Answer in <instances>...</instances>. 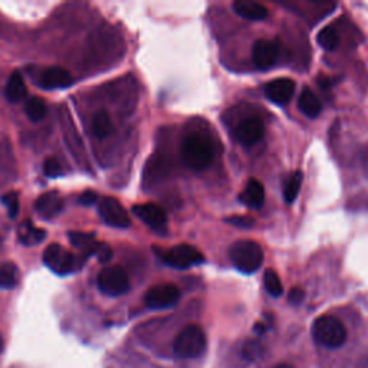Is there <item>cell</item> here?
<instances>
[{
    "label": "cell",
    "instance_id": "6da1fadb",
    "mask_svg": "<svg viewBox=\"0 0 368 368\" xmlns=\"http://www.w3.org/2000/svg\"><path fill=\"white\" fill-rule=\"evenodd\" d=\"M181 160L195 171L206 170L213 161L210 142L200 134H190L181 144Z\"/></svg>",
    "mask_w": 368,
    "mask_h": 368
},
{
    "label": "cell",
    "instance_id": "7a4b0ae2",
    "mask_svg": "<svg viewBox=\"0 0 368 368\" xmlns=\"http://www.w3.org/2000/svg\"><path fill=\"white\" fill-rule=\"evenodd\" d=\"M347 336L344 324L333 315H322L312 324V337L322 347L340 348L347 341Z\"/></svg>",
    "mask_w": 368,
    "mask_h": 368
},
{
    "label": "cell",
    "instance_id": "3957f363",
    "mask_svg": "<svg viewBox=\"0 0 368 368\" xmlns=\"http://www.w3.org/2000/svg\"><path fill=\"white\" fill-rule=\"evenodd\" d=\"M232 264L243 274H253L264 264V249L254 240H238L229 249Z\"/></svg>",
    "mask_w": 368,
    "mask_h": 368
},
{
    "label": "cell",
    "instance_id": "277c9868",
    "mask_svg": "<svg viewBox=\"0 0 368 368\" xmlns=\"http://www.w3.org/2000/svg\"><path fill=\"white\" fill-rule=\"evenodd\" d=\"M206 334L199 325H189L183 328L173 343L174 354L180 358L189 360L200 357L206 350Z\"/></svg>",
    "mask_w": 368,
    "mask_h": 368
},
{
    "label": "cell",
    "instance_id": "5b68a950",
    "mask_svg": "<svg viewBox=\"0 0 368 368\" xmlns=\"http://www.w3.org/2000/svg\"><path fill=\"white\" fill-rule=\"evenodd\" d=\"M98 288L109 297H120L130 289V278L120 265L105 266L97 278Z\"/></svg>",
    "mask_w": 368,
    "mask_h": 368
},
{
    "label": "cell",
    "instance_id": "8992f818",
    "mask_svg": "<svg viewBox=\"0 0 368 368\" xmlns=\"http://www.w3.org/2000/svg\"><path fill=\"white\" fill-rule=\"evenodd\" d=\"M163 261L173 268L188 269L204 262V257L199 249L192 245H177L161 254Z\"/></svg>",
    "mask_w": 368,
    "mask_h": 368
},
{
    "label": "cell",
    "instance_id": "52a82bcc",
    "mask_svg": "<svg viewBox=\"0 0 368 368\" xmlns=\"http://www.w3.org/2000/svg\"><path fill=\"white\" fill-rule=\"evenodd\" d=\"M44 264L55 274L63 276L75 271L80 265L77 257L69 253L61 245L52 243L47 247L44 253Z\"/></svg>",
    "mask_w": 368,
    "mask_h": 368
},
{
    "label": "cell",
    "instance_id": "ba28073f",
    "mask_svg": "<svg viewBox=\"0 0 368 368\" xmlns=\"http://www.w3.org/2000/svg\"><path fill=\"white\" fill-rule=\"evenodd\" d=\"M98 213L108 226L127 229L131 225L130 216L124 206L114 197H104L99 200Z\"/></svg>",
    "mask_w": 368,
    "mask_h": 368
},
{
    "label": "cell",
    "instance_id": "9c48e42d",
    "mask_svg": "<svg viewBox=\"0 0 368 368\" xmlns=\"http://www.w3.org/2000/svg\"><path fill=\"white\" fill-rule=\"evenodd\" d=\"M178 298L180 290L174 283H161L147 290L144 301L152 309H166L176 305Z\"/></svg>",
    "mask_w": 368,
    "mask_h": 368
},
{
    "label": "cell",
    "instance_id": "30bf717a",
    "mask_svg": "<svg viewBox=\"0 0 368 368\" xmlns=\"http://www.w3.org/2000/svg\"><path fill=\"white\" fill-rule=\"evenodd\" d=\"M279 54H281L279 41H276V39H259L257 42H254V45L252 48L253 65L257 69L266 70L276 63Z\"/></svg>",
    "mask_w": 368,
    "mask_h": 368
},
{
    "label": "cell",
    "instance_id": "8fae6325",
    "mask_svg": "<svg viewBox=\"0 0 368 368\" xmlns=\"http://www.w3.org/2000/svg\"><path fill=\"white\" fill-rule=\"evenodd\" d=\"M265 135V125L262 120L250 117L243 120L238 127H236V140L243 145V147H252L256 142H259Z\"/></svg>",
    "mask_w": 368,
    "mask_h": 368
},
{
    "label": "cell",
    "instance_id": "7c38bea8",
    "mask_svg": "<svg viewBox=\"0 0 368 368\" xmlns=\"http://www.w3.org/2000/svg\"><path fill=\"white\" fill-rule=\"evenodd\" d=\"M293 92H295V82L289 78H276L265 85L266 98L278 105L288 104Z\"/></svg>",
    "mask_w": 368,
    "mask_h": 368
},
{
    "label": "cell",
    "instance_id": "4fadbf2b",
    "mask_svg": "<svg viewBox=\"0 0 368 368\" xmlns=\"http://www.w3.org/2000/svg\"><path fill=\"white\" fill-rule=\"evenodd\" d=\"M72 84L70 72L62 66H49L39 77V85L44 90H61L68 88Z\"/></svg>",
    "mask_w": 368,
    "mask_h": 368
},
{
    "label": "cell",
    "instance_id": "5bb4252c",
    "mask_svg": "<svg viewBox=\"0 0 368 368\" xmlns=\"http://www.w3.org/2000/svg\"><path fill=\"white\" fill-rule=\"evenodd\" d=\"M134 214L141 219L145 225H149L153 229H159L166 225L167 214L166 211L156 203H144L135 204L133 207Z\"/></svg>",
    "mask_w": 368,
    "mask_h": 368
},
{
    "label": "cell",
    "instance_id": "9a60e30c",
    "mask_svg": "<svg viewBox=\"0 0 368 368\" xmlns=\"http://www.w3.org/2000/svg\"><path fill=\"white\" fill-rule=\"evenodd\" d=\"M239 199L249 209H254V210L261 209L264 206V203H265V188H264V184L259 180L250 178L246 183V186H245L243 192L240 193Z\"/></svg>",
    "mask_w": 368,
    "mask_h": 368
},
{
    "label": "cell",
    "instance_id": "2e32d148",
    "mask_svg": "<svg viewBox=\"0 0 368 368\" xmlns=\"http://www.w3.org/2000/svg\"><path fill=\"white\" fill-rule=\"evenodd\" d=\"M63 209V200L56 192H48L35 202V210L44 219H52Z\"/></svg>",
    "mask_w": 368,
    "mask_h": 368
},
{
    "label": "cell",
    "instance_id": "e0dca14e",
    "mask_svg": "<svg viewBox=\"0 0 368 368\" xmlns=\"http://www.w3.org/2000/svg\"><path fill=\"white\" fill-rule=\"evenodd\" d=\"M233 11L243 19L247 20H265L269 16L268 9L256 2H247V0H239L233 4Z\"/></svg>",
    "mask_w": 368,
    "mask_h": 368
},
{
    "label": "cell",
    "instance_id": "ac0fdd59",
    "mask_svg": "<svg viewBox=\"0 0 368 368\" xmlns=\"http://www.w3.org/2000/svg\"><path fill=\"white\" fill-rule=\"evenodd\" d=\"M298 106L301 109V113L309 118H317L322 111V105H321L318 97L308 87L302 90L300 99H298Z\"/></svg>",
    "mask_w": 368,
    "mask_h": 368
},
{
    "label": "cell",
    "instance_id": "d6986e66",
    "mask_svg": "<svg viewBox=\"0 0 368 368\" xmlns=\"http://www.w3.org/2000/svg\"><path fill=\"white\" fill-rule=\"evenodd\" d=\"M27 94V88L25 84L23 77L20 75V72L15 70L12 75L9 77V81L5 88V95L8 101L11 102H20Z\"/></svg>",
    "mask_w": 368,
    "mask_h": 368
},
{
    "label": "cell",
    "instance_id": "ffe728a7",
    "mask_svg": "<svg viewBox=\"0 0 368 368\" xmlns=\"http://www.w3.org/2000/svg\"><path fill=\"white\" fill-rule=\"evenodd\" d=\"M69 240L73 246L81 249L87 256L97 254L98 247L101 242L95 239V235L92 233H84V232H72L69 233Z\"/></svg>",
    "mask_w": 368,
    "mask_h": 368
},
{
    "label": "cell",
    "instance_id": "44dd1931",
    "mask_svg": "<svg viewBox=\"0 0 368 368\" xmlns=\"http://www.w3.org/2000/svg\"><path fill=\"white\" fill-rule=\"evenodd\" d=\"M92 131L95 137L98 138H105L114 131V124L111 117L104 109H99L92 117Z\"/></svg>",
    "mask_w": 368,
    "mask_h": 368
},
{
    "label": "cell",
    "instance_id": "7402d4cb",
    "mask_svg": "<svg viewBox=\"0 0 368 368\" xmlns=\"http://www.w3.org/2000/svg\"><path fill=\"white\" fill-rule=\"evenodd\" d=\"M18 233H19V240L23 245H38L47 238L45 231L39 229V228H35L29 220L20 225Z\"/></svg>",
    "mask_w": 368,
    "mask_h": 368
},
{
    "label": "cell",
    "instance_id": "603a6c76",
    "mask_svg": "<svg viewBox=\"0 0 368 368\" xmlns=\"http://www.w3.org/2000/svg\"><path fill=\"white\" fill-rule=\"evenodd\" d=\"M25 113L30 121H41L47 116V104L41 97H30L25 104Z\"/></svg>",
    "mask_w": 368,
    "mask_h": 368
},
{
    "label": "cell",
    "instance_id": "cb8c5ba5",
    "mask_svg": "<svg viewBox=\"0 0 368 368\" xmlns=\"http://www.w3.org/2000/svg\"><path fill=\"white\" fill-rule=\"evenodd\" d=\"M302 180H304V176L301 171L292 173L290 177L286 180L285 188H283V197H285L286 203L295 202V199L300 195L301 186H302Z\"/></svg>",
    "mask_w": 368,
    "mask_h": 368
},
{
    "label": "cell",
    "instance_id": "d4e9b609",
    "mask_svg": "<svg viewBox=\"0 0 368 368\" xmlns=\"http://www.w3.org/2000/svg\"><path fill=\"white\" fill-rule=\"evenodd\" d=\"M318 44L326 51H334L340 44L338 32L333 26H326L318 33Z\"/></svg>",
    "mask_w": 368,
    "mask_h": 368
},
{
    "label": "cell",
    "instance_id": "484cf974",
    "mask_svg": "<svg viewBox=\"0 0 368 368\" xmlns=\"http://www.w3.org/2000/svg\"><path fill=\"white\" fill-rule=\"evenodd\" d=\"M18 268L15 264H5L0 266V288L12 289L18 283Z\"/></svg>",
    "mask_w": 368,
    "mask_h": 368
},
{
    "label": "cell",
    "instance_id": "4316f807",
    "mask_svg": "<svg viewBox=\"0 0 368 368\" xmlns=\"http://www.w3.org/2000/svg\"><path fill=\"white\" fill-rule=\"evenodd\" d=\"M264 285L266 288V290L271 293L272 297H281L283 292V286L282 282L278 276V274L272 269H268L264 275Z\"/></svg>",
    "mask_w": 368,
    "mask_h": 368
},
{
    "label": "cell",
    "instance_id": "83f0119b",
    "mask_svg": "<svg viewBox=\"0 0 368 368\" xmlns=\"http://www.w3.org/2000/svg\"><path fill=\"white\" fill-rule=\"evenodd\" d=\"M2 203L6 206L8 209V214L9 217L15 219L19 213V196L16 192H11V193H6L4 197H2Z\"/></svg>",
    "mask_w": 368,
    "mask_h": 368
},
{
    "label": "cell",
    "instance_id": "f1b7e54d",
    "mask_svg": "<svg viewBox=\"0 0 368 368\" xmlns=\"http://www.w3.org/2000/svg\"><path fill=\"white\" fill-rule=\"evenodd\" d=\"M261 352H262V345H261L259 343H257V341H254V340L247 341V343L243 345V350H242V354H243V357H245L247 361H254V360H257V358H259Z\"/></svg>",
    "mask_w": 368,
    "mask_h": 368
},
{
    "label": "cell",
    "instance_id": "f546056e",
    "mask_svg": "<svg viewBox=\"0 0 368 368\" xmlns=\"http://www.w3.org/2000/svg\"><path fill=\"white\" fill-rule=\"evenodd\" d=\"M44 173H45V176H47V177L55 178V177L61 176L62 170H61V166H59V163H58L55 159L49 157V159H47L45 164H44Z\"/></svg>",
    "mask_w": 368,
    "mask_h": 368
},
{
    "label": "cell",
    "instance_id": "4dcf8cb0",
    "mask_svg": "<svg viewBox=\"0 0 368 368\" xmlns=\"http://www.w3.org/2000/svg\"><path fill=\"white\" fill-rule=\"evenodd\" d=\"M226 222L229 225H233V226H238V228H243V229H247V228H252L253 226V219L252 217H247V216H233V217H228Z\"/></svg>",
    "mask_w": 368,
    "mask_h": 368
},
{
    "label": "cell",
    "instance_id": "1f68e13d",
    "mask_svg": "<svg viewBox=\"0 0 368 368\" xmlns=\"http://www.w3.org/2000/svg\"><path fill=\"white\" fill-rule=\"evenodd\" d=\"M97 257H98V261L101 264H108L109 261L113 259V249H111V246H109L108 243L101 242V245L98 247V252H97Z\"/></svg>",
    "mask_w": 368,
    "mask_h": 368
},
{
    "label": "cell",
    "instance_id": "d6a6232c",
    "mask_svg": "<svg viewBox=\"0 0 368 368\" xmlns=\"http://www.w3.org/2000/svg\"><path fill=\"white\" fill-rule=\"evenodd\" d=\"M304 298H305V292L301 288H293L288 295L289 302L293 304V305H300L304 301Z\"/></svg>",
    "mask_w": 368,
    "mask_h": 368
},
{
    "label": "cell",
    "instance_id": "836d02e7",
    "mask_svg": "<svg viewBox=\"0 0 368 368\" xmlns=\"http://www.w3.org/2000/svg\"><path fill=\"white\" fill-rule=\"evenodd\" d=\"M97 200H98V196H97V193L92 192V190L84 192V193L81 195V197H80V203H82L84 206H92L94 203H97Z\"/></svg>",
    "mask_w": 368,
    "mask_h": 368
},
{
    "label": "cell",
    "instance_id": "e575fe53",
    "mask_svg": "<svg viewBox=\"0 0 368 368\" xmlns=\"http://www.w3.org/2000/svg\"><path fill=\"white\" fill-rule=\"evenodd\" d=\"M274 368H293V365L289 364V362H283V364H278V365H275Z\"/></svg>",
    "mask_w": 368,
    "mask_h": 368
},
{
    "label": "cell",
    "instance_id": "d590c367",
    "mask_svg": "<svg viewBox=\"0 0 368 368\" xmlns=\"http://www.w3.org/2000/svg\"><path fill=\"white\" fill-rule=\"evenodd\" d=\"M2 350H4V338L0 336V352H2Z\"/></svg>",
    "mask_w": 368,
    "mask_h": 368
}]
</instances>
